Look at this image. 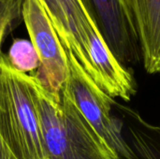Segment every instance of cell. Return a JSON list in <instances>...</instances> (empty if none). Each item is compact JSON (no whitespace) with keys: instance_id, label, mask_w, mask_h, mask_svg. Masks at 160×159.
I'll return each mask as SVG.
<instances>
[{"instance_id":"obj_1","label":"cell","mask_w":160,"mask_h":159,"mask_svg":"<svg viewBox=\"0 0 160 159\" xmlns=\"http://www.w3.org/2000/svg\"><path fill=\"white\" fill-rule=\"evenodd\" d=\"M29 78L45 159H121L96 132L64 86L55 96L33 76Z\"/></svg>"},{"instance_id":"obj_2","label":"cell","mask_w":160,"mask_h":159,"mask_svg":"<svg viewBox=\"0 0 160 159\" xmlns=\"http://www.w3.org/2000/svg\"><path fill=\"white\" fill-rule=\"evenodd\" d=\"M0 140L14 159H45L28 74L0 56Z\"/></svg>"},{"instance_id":"obj_3","label":"cell","mask_w":160,"mask_h":159,"mask_svg":"<svg viewBox=\"0 0 160 159\" xmlns=\"http://www.w3.org/2000/svg\"><path fill=\"white\" fill-rule=\"evenodd\" d=\"M65 52L68 64L66 91L109 147L121 159H131V151L123 133L124 123L112 112L115 100L95 82L70 52Z\"/></svg>"},{"instance_id":"obj_4","label":"cell","mask_w":160,"mask_h":159,"mask_svg":"<svg viewBox=\"0 0 160 159\" xmlns=\"http://www.w3.org/2000/svg\"><path fill=\"white\" fill-rule=\"evenodd\" d=\"M23 22L38 57L33 76L51 94L59 96L68 73L66 52L38 0H24Z\"/></svg>"},{"instance_id":"obj_5","label":"cell","mask_w":160,"mask_h":159,"mask_svg":"<svg viewBox=\"0 0 160 159\" xmlns=\"http://www.w3.org/2000/svg\"><path fill=\"white\" fill-rule=\"evenodd\" d=\"M117 61L127 67L142 60L141 47L122 0H80Z\"/></svg>"},{"instance_id":"obj_6","label":"cell","mask_w":160,"mask_h":159,"mask_svg":"<svg viewBox=\"0 0 160 159\" xmlns=\"http://www.w3.org/2000/svg\"><path fill=\"white\" fill-rule=\"evenodd\" d=\"M48 15L63 48L87 69L88 32L95 24L80 0H38Z\"/></svg>"},{"instance_id":"obj_7","label":"cell","mask_w":160,"mask_h":159,"mask_svg":"<svg viewBox=\"0 0 160 159\" xmlns=\"http://www.w3.org/2000/svg\"><path fill=\"white\" fill-rule=\"evenodd\" d=\"M149 74H160V0H122Z\"/></svg>"},{"instance_id":"obj_8","label":"cell","mask_w":160,"mask_h":159,"mask_svg":"<svg viewBox=\"0 0 160 159\" xmlns=\"http://www.w3.org/2000/svg\"><path fill=\"white\" fill-rule=\"evenodd\" d=\"M121 115L124 137L131 151V159H160V125L144 119L139 112L114 102Z\"/></svg>"},{"instance_id":"obj_9","label":"cell","mask_w":160,"mask_h":159,"mask_svg":"<svg viewBox=\"0 0 160 159\" xmlns=\"http://www.w3.org/2000/svg\"><path fill=\"white\" fill-rule=\"evenodd\" d=\"M6 57L9 65L21 73H35L39 67L38 54L32 42L27 39H14Z\"/></svg>"},{"instance_id":"obj_10","label":"cell","mask_w":160,"mask_h":159,"mask_svg":"<svg viewBox=\"0 0 160 159\" xmlns=\"http://www.w3.org/2000/svg\"><path fill=\"white\" fill-rule=\"evenodd\" d=\"M24 0H0V56L5 37L23 22Z\"/></svg>"},{"instance_id":"obj_11","label":"cell","mask_w":160,"mask_h":159,"mask_svg":"<svg viewBox=\"0 0 160 159\" xmlns=\"http://www.w3.org/2000/svg\"><path fill=\"white\" fill-rule=\"evenodd\" d=\"M0 159H14L0 140Z\"/></svg>"}]
</instances>
